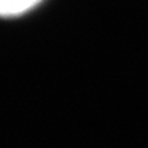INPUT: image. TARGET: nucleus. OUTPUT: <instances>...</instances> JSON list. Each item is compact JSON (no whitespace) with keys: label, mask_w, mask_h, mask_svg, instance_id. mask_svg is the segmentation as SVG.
Here are the masks:
<instances>
[{"label":"nucleus","mask_w":148,"mask_h":148,"mask_svg":"<svg viewBox=\"0 0 148 148\" xmlns=\"http://www.w3.org/2000/svg\"><path fill=\"white\" fill-rule=\"evenodd\" d=\"M42 0H0L3 16H17L37 6Z\"/></svg>","instance_id":"f257e3e1"}]
</instances>
